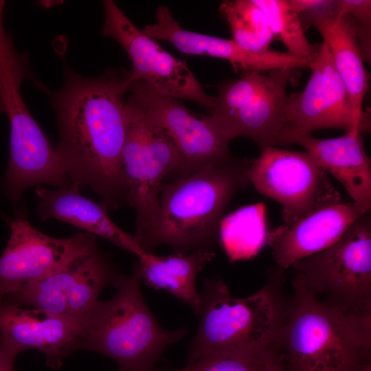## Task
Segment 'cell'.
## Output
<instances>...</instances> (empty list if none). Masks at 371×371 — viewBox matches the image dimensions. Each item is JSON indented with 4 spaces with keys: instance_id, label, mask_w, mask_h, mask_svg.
Listing matches in <instances>:
<instances>
[{
    "instance_id": "obj_1",
    "label": "cell",
    "mask_w": 371,
    "mask_h": 371,
    "mask_svg": "<svg viewBox=\"0 0 371 371\" xmlns=\"http://www.w3.org/2000/svg\"><path fill=\"white\" fill-rule=\"evenodd\" d=\"M129 71L85 77L65 64L63 87L50 94L58 128L56 153L74 188H91L107 208L126 204L122 157Z\"/></svg>"
},
{
    "instance_id": "obj_2",
    "label": "cell",
    "mask_w": 371,
    "mask_h": 371,
    "mask_svg": "<svg viewBox=\"0 0 371 371\" xmlns=\"http://www.w3.org/2000/svg\"><path fill=\"white\" fill-rule=\"evenodd\" d=\"M293 302L280 329L284 369L364 371L371 366V309L346 311L319 300L295 274Z\"/></svg>"
},
{
    "instance_id": "obj_3",
    "label": "cell",
    "mask_w": 371,
    "mask_h": 371,
    "mask_svg": "<svg viewBox=\"0 0 371 371\" xmlns=\"http://www.w3.org/2000/svg\"><path fill=\"white\" fill-rule=\"evenodd\" d=\"M251 161L237 158L223 166L164 181L155 224L142 249L153 253L161 245L169 246L174 253L213 249L229 204L249 183L247 170Z\"/></svg>"
},
{
    "instance_id": "obj_4",
    "label": "cell",
    "mask_w": 371,
    "mask_h": 371,
    "mask_svg": "<svg viewBox=\"0 0 371 371\" xmlns=\"http://www.w3.org/2000/svg\"><path fill=\"white\" fill-rule=\"evenodd\" d=\"M142 281L137 260L115 295L98 300L78 324L77 350L104 355L126 371L154 370L166 349L180 341L187 329L160 326L143 297Z\"/></svg>"
},
{
    "instance_id": "obj_5",
    "label": "cell",
    "mask_w": 371,
    "mask_h": 371,
    "mask_svg": "<svg viewBox=\"0 0 371 371\" xmlns=\"http://www.w3.org/2000/svg\"><path fill=\"white\" fill-rule=\"evenodd\" d=\"M199 322L187 360L193 362L216 352L265 350L274 345L280 329L274 295L267 286L234 297L220 278L204 281Z\"/></svg>"
},
{
    "instance_id": "obj_6",
    "label": "cell",
    "mask_w": 371,
    "mask_h": 371,
    "mask_svg": "<svg viewBox=\"0 0 371 371\" xmlns=\"http://www.w3.org/2000/svg\"><path fill=\"white\" fill-rule=\"evenodd\" d=\"M125 111L122 164L126 201L135 212L134 236L142 246L155 224L161 186L173 176L181 159L170 136L132 93L126 100Z\"/></svg>"
},
{
    "instance_id": "obj_7",
    "label": "cell",
    "mask_w": 371,
    "mask_h": 371,
    "mask_svg": "<svg viewBox=\"0 0 371 371\" xmlns=\"http://www.w3.org/2000/svg\"><path fill=\"white\" fill-rule=\"evenodd\" d=\"M297 69L251 71L220 82L215 104L207 110L225 138L247 137L261 150L285 146L286 87Z\"/></svg>"
},
{
    "instance_id": "obj_8",
    "label": "cell",
    "mask_w": 371,
    "mask_h": 371,
    "mask_svg": "<svg viewBox=\"0 0 371 371\" xmlns=\"http://www.w3.org/2000/svg\"><path fill=\"white\" fill-rule=\"evenodd\" d=\"M291 268L322 302L346 311L371 309V213L333 245Z\"/></svg>"
},
{
    "instance_id": "obj_9",
    "label": "cell",
    "mask_w": 371,
    "mask_h": 371,
    "mask_svg": "<svg viewBox=\"0 0 371 371\" xmlns=\"http://www.w3.org/2000/svg\"><path fill=\"white\" fill-rule=\"evenodd\" d=\"M247 177L262 195L278 203L284 225L342 201L329 175L306 151L270 146L252 159Z\"/></svg>"
},
{
    "instance_id": "obj_10",
    "label": "cell",
    "mask_w": 371,
    "mask_h": 371,
    "mask_svg": "<svg viewBox=\"0 0 371 371\" xmlns=\"http://www.w3.org/2000/svg\"><path fill=\"white\" fill-rule=\"evenodd\" d=\"M124 276L97 246L50 275L8 295L2 302L41 309L78 326L103 289L108 286L115 289Z\"/></svg>"
},
{
    "instance_id": "obj_11",
    "label": "cell",
    "mask_w": 371,
    "mask_h": 371,
    "mask_svg": "<svg viewBox=\"0 0 371 371\" xmlns=\"http://www.w3.org/2000/svg\"><path fill=\"white\" fill-rule=\"evenodd\" d=\"M16 82L0 83V112L10 124V155L3 180L5 193L16 202L32 186H72L54 148L25 106Z\"/></svg>"
},
{
    "instance_id": "obj_12",
    "label": "cell",
    "mask_w": 371,
    "mask_h": 371,
    "mask_svg": "<svg viewBox=\"0 0 371 371\" xmlns=\"http://www.w3.org/2000/svg\"><path fill=\"white\" fill-rule=\"evenodd\" d=\"M128 92L170 136L180 155V165L171 181L199 170L219 167L234 161V157L219 128L210 115H199L179 100L157 93L142 80L130 82Z\"/></svg>"
},
{
    "instance_id": "obj_13",
    "label": "cell",
    "mask_w": 371,
    "mask_h": 371,
    "mask_svg": "<svg viewBox=\"0 0 371 371\" xmlns=\"http://www.w3.org/2000/svg\"><path fill=\"white\" fill-rule=\"evenodd\" d=\"M103 7L102 33L115 39L127 53L132 64L128 82L142 80L161 95L190 100L207 109L214 105L215 96L205 92L185 63L138 29L113 1H104Z\"/></svg>"
},
{
    "instance_id": "obj_14",
    "label": "cell",
    "mask_w": 371,
    "mask_h": 371,
    "mask_svg": "<svg viewBox=\"0 0 371 371\" xmlns=\"http://www.w3.org/2000/svg\"><path fill=\"white\" fill-rule=\"evenodd\" d=\"M8 223L10 236L0 256V303L8 295L98 246L95 236L87 232L66 238L47 236L31 225L22 209L15 212Z\"/></svg>"
},
{
    "instance_id": "obj_15",
    "label": "cell",
    "mask_w": 371,
    "mask_h": 371,
    "mask_svg": "<svg viewBox=\"0 0 371 371\" xmlns=\"http://www.w3.org/2000/svg\"><path fill=\"white\" fill-rule=\"evenodd\" d=\"M308 68L311 75L304 90L287 96L286 131L302 134L322 129L359 131L349 94L324 41Z\"/></svg>"
},
{
    "instance_id": "obj_16",
    "label": "cell",
    "mask_w": 371,
    "mask_h": 371,
    "mask_svg": "<svg viewBox=\"0 0 371 371\" xmlns=\"http://www.w3.org/2000/svg\"><path fill=\"white\" fill-rule=\"evenodd\" d=\"M333 0L324 7L300 14L305 31L314 27L328 49L333 65L349 94L355 127L362 133L370 131V117L363 109L368 89V75L355 22L349 15L336 12Z\"/></svg>"
},
{
    "instance_id": "obj_17",
    "label": "cell",
    "mask_w": 371,
    "mask_h": 371,
    "mask_svg": "<svg viewBox=\"0 0 371 371\" xmlns=\"http://www.w3.org/2000/svg\"><path fill=\"white\" fill-rule=\"evenodd\" d=\"M367 210L343 201L324 205L291 225L269 232L267 245L280 269L316 254L335 243Z\"/></svg>"
},
{
    "instance_id": "obj_18",
    "label": "cell",
    "mask_w": 371,
    "mask_h": 371,
    "mask_svg": "<svg viewBox=\"0 0 371 371\" xmlns=\"http://www.w3.org/2000/svg\"><path fill=\"white\" fill-rule=\"evenodd\" d=\"M142 32L155 40L170 42L183 53L226 60L236 71L240 70L243 74L278 69H300L307 65L306 60L287 52L270 49L263 52H254L242 48L232 39L184 30L165 5L157 8L156 22L146 25Z\"/></svg>"
},
{
    "instance_id": "obj_19",
    "label": "cell",
    "mask_w": 371,
    "mask_h": 371,
    "mask_svg": "<svg viewBox=\"0 0 371 371\" xmlns=\"http://www.w3.org/2000/svg\"><path fill=\"white\" fill-rule=\"evenodd\" d=\"M78 330L77 324L43 310L0 303V340L19 354L27 349L43 352L51 368H59L77 350Z\"/></svg>"
},
{
    "instance_id": "obj_20",
    "label": "cell",
    "mask_w": 371,
    "mask_h": 371,
    "mask_svg": "<svg viewBox=\"0 0 371 371\" xmlns=\"http://www.w3.org/2000/svg\"><path fill=\"white\" fill-rule=\"evenodd\" d=\"M284 143L303 147L328 175L341 183L352 203L370 210L371 159L361 132L350 130L341 137L322 139L286 131Z\"/></svg>"
},
{
    "instance_id": "obj_21",
    "label": "cell",
    "mask_w": 371,
    "mask_h": 371,
    "mask_svg": "<svg viewBox=\"0 0 371 371\" xmlns=\"http://www.w3.org/2000/svg\"><path fill=\"white\" fill-rule=\"evenodd\" d=\"M36 211L41 221L49 218L67 223L85 232L99 236L137 258L146 253L137 239L117 226L110 218L107 208L80 192L73 186L51 190L39 186Z\"/></svg>"
},
{
    "instance_id": "obj_22",
    "label": "cell",
    "mask_w": 371,
    "mask_h": 371,
    "mask_svg": "<svg viewBox=\"0 0 371 371\" xmlns=\"http://www.w3.org/2000/svg\"><path fill=\"white\" fill-rule=\"evenodd\" d=\"M214 256L213 249H210L163 256L146 252L138 258L137 262L142 279L146 284L168 292L198 315L201 293L196 288V277Z\"/></svg>"
},
{
    "instance_id": "obj_23",
    "label": "cell",
    "mask_w": 371,
    "mask_h": 371,
    "mask_svg": "<svg viewBox=\"0 0 371 371\" xmlns=\"http://www.w3.org/2000/svg\"><path fill=\"white\" fill-rule=\"evenodd\" d=\"M265 206L246 205L224 216L218 240L230 262L251 259L267 244Z\"/></svg>"
},
{
    "instance_id": "obj_24",
    "label": "cell",
    "mask_w": 371,
    "mask_h": 371,
    "mask_svg": "<svg viewBox=\"0 0 371 371\" xmlns=\"http://www.w3.org/2000/svg\"><path fill=\"white\" fill-rule=\"evenodd\" d=\"M219 12L227 21L233 41L242 48L263 52L274 40L267 19L253 0L224 1Z\"/></svg>"
},
{
    "instance_id": "obj_25",
    "label": "cell",
    "mask_w": 371,
    "mask_h": 371,
    "mask_svg": "<svg viewBox=\"0 0 371 371\" xmlns=\"http://www.w3.org/2000/svg\"><path fill=\"white\" fill-rule=\"evenodd\" d=\"M269 22L274 39L282 42L287 52L310 63L317 56L319 44L307 39L300 16L290 7L288 0H253Z\"/></svg>"
},
{
    "instance_id": "obj_26",
    "label": "cell",
    "mask_w": 371,
    "mask_h": 371,
    "mask_svg": "<svg viewBox=\"0 0 371 371\" xmlns=\"http://www.w3.org/2000/svg\"><path fill=\"white\" fill-rule=\"evenodd\" d=\"M269 348L213 352L188 363L186 367L175 371H262Z\"/></svg>"
},
{
    "instance_id": "obj_27",
    "label": "cell",
    "mask_w": 371,
    "mask_h": 371,
    "mask_svg": "<svg viewBox=\"0 0 371 371\" xmlns=\"http://www.w3.org/2000/svg\"><path fill=\"white\" fill-rule=\"evenodd\" d=\"M332 8L336 12L352 18L363 60H371V1L333 0Z\"/></svg>"
},
{
    "instance_id": "obj_28",
    "label": "cell",
    "mask_w": 371,
    "mask_h": 371,
    "mask_svg": "<svg viewBox=\"0 0 371 371\" xmlns=\"http://www.w3.org/2000/svg\"><path fill=\"white\" fill-rule=\"evenodd\" d=\"M18 355L12 347L0 340V371H14V360Z\"/></svg>"
},
{
    "instance_id": "obj_29",
    "label": "cell",
    "mask_w": 371,
    "mask_h": 371,
    "mask_svg": "<svg viewBox=\"0 0 371 371\" xmlns=\"http://www.w3.org/2000/svg\"><path fill=\"white\" fill-rule=\"evenodd\" d=\"M330 0H288L291 9L297 14L324 7L329 3Z\"/></svg>"
},
{
    "instance_id": "obj_30",
    "label": "cell",
    "mask_w": 371,
    "mask_h": 371,
    "mask_svg": "<svg viewBox=\"0 0 371 371\" xmlns=\"http://www.w3.org/2000/svg\"><path fill=\"white\" fill-rule=\"evenodd\" d=\"M262 371H285L282 356L276 351L274 345L268 350L265 365Z\"/></svg>"
},
{
    "instance_id": "obj_31",
    "label": "cell",
    "mask_w": 371,
    "mask_h": 371,
    "mask_svg": "<svg viewBox=\"0 0 371 371\" xmlns=\"http://www.w3.org/2000/svg\"><path fill=\"white\" fill-rule=\"evenodd\" d=\"M41 5H45V7L47 5V4H50L49 5V7L54 5H57L58 3V1H41Z\"/></svg>"
},
{
    "instance_id": "obj_32",
    "label": "cell",
    "mask_w": 371,
    "mask_h": 371,
    "mask_svg": "<svg viewBox=\"0 0 371 371\" xmlns=\"http://www.w3.org/2000/svg\"><path fill=\"white\" fill-rule=\"evenodd\" d=\"M364 371H371V366H369Z\"/></svg>"
},
{
    "instance_id": "obj_33",
    "label": "cell",
    "mask_w": 371,
    "mask_h": 371,
    "mask_svg": "<svg viewBox=\"0 0 371 371\" xmlns=\"http://www.w3.org/2000/svg\"><path fill=\"white\" fill-rule=\"evenodd\" d=\"M119 371H126V370H124V369H122V368H120ZM174 371H175V370H174Z\"/></svg>"
}]
</instances>
